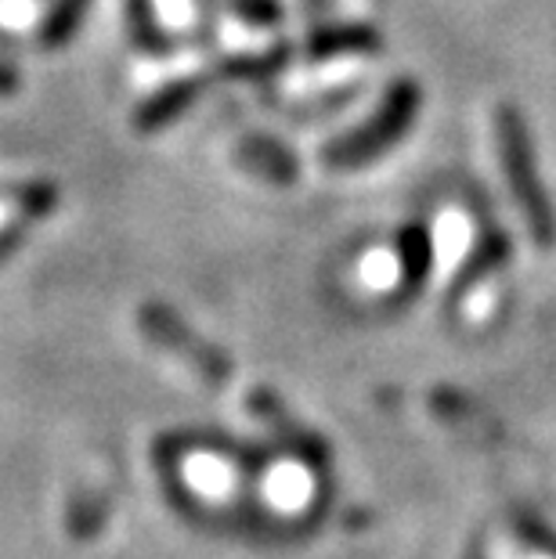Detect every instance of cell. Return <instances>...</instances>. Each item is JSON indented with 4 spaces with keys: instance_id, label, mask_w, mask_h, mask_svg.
<instances>
[{
    "instance_id": "8992f818",
    "label": "cell",
    "mask_w": 556,
    "mask_h": 559,
    "mask_svg": "<svg viewBox=\"0 0 556 559\" xmlns=\"http://www.w3.org/2000/svg\"><path fill=\"white\" fill-rule=\"evenodd\" d=\"M239 159L246 170H253L257 177H264L271 185H293L300 177L297 156H293L286 145H279V141H271V138H260V134L242 141Z\"/></svg>"
},
{
    "instance_id": "4fadbf2b",
    "label": "cell",
    "mask_w": 556,
    "mask_h": 559,
    "mask_svg": "<svg viewBox=\"0 0 556 559\" xmlns=\"http://www.w3.org/2000/svg\"><path fill=\"white\" fill-rule=\"evenodd\" d=\"M15 91H19V73L0 62V94H15Z\"/></svg>"
},
{
    "instance_id": "6da1fadb",
    "label": "cell",
    "mask_w": 556,
    "mask_h": 559,
    "mask_svg": "<svg viewBox=\"0 0 556 559\" xmlns=\"http://www.w3.org/2000/svg\"><path fill=\"white\" fill-rule=\"evenodd\" d=\"M495 130H499V152H502V166H506V181H510V192L517 199V210L524 217L531 239L542 249L556 246V210L546 195V185L539 177V163H535V145H531V130L524 123L513 105H502L495 112Z\"/></svg>"
},
{
    "instance_id": "52a82bcc",
    "label": "cell",
    "mask_w": 556,
    "mask_h": 559,
    "mask_svg": "<svg viewBox=\"0 0 556 559\" xmlns=\"http://www.w3.org/2000/svg\"><path fill=\"white\" fill-rule=\"evenodd\" d=\"M398 264L405 293H419L434 267V235L427 224H405L398 235Z\"/></svg>"
},
{
    "instance_id": "7a4b0ae2",
    "label": "cell",
    "mask_w": 556,
    "mask_h": 559,
    "mask_svg": "<svg viewBox=\"0 0 556 559\" xmlns=\"http://www.w3.org/2000/svg\"><path fill=\"white\" fill-rule=\"evenodd\" d=\"M419 102H423L419 83L401 76L394 87L387 91L380 109H376L362 127H354L351 134L336 138L333 145L322 152V159L333 166V170H358V166L372 163L376 156H383V152L394 148L398 141L405 138V130L416 123Z\"/></svg>"
},
{
    "instance_id": "7c38bea8",
    "label": "cell",
    "mask_w": 556,
    "mask_h": 559,
    "mask_svg": "<svg viewBox=\"0 0 556 559\" xmlns=\"http://www.w3.org/2000/svg\"><path fill=\"white\" fill-rule=\"evenodd\" d=\"M232 11L242 15L250 26H275L282 19V8L279 0H232Z\"/></svg>"
},
{
    "instance_id": "ba28073f",
    "label": "cell",
    "mask_w": 556,
    "mask_h": 559,
    "mask_svg": "<svg viewBox=\"0 0 556 559\" xmlns=\"http://www.w3.org/2000/svg\"><path fill=\"white\" fill-rule=\"evenodd\" d=\"M510 253H513L510 235L499 231V228L484 231V235H481V242L470 249L466 264L459 267V275H456V293H466V289H473L477 282H484L488 275H495L499 267H506V264H510Z\"/></svg>"
},
{
    "instance_id": "9c48e42d",
    "label": "cell",
    "mask_w": 556,
    "mask_h": 559,
    "mask_svg": "<svg viewBox=\"0 0 556 559\" xmlns=\"http://www.w3.org/2000/svg\"><path fill=\"white\" fill-rule=\"evenodd\" d=\"M289 58H293V47L289 44H275V47H268V51L224 58V62L214 66V73H217V83H228V80H268V76H275L279 69H286Z\"/></svg>"
},
{
    "instance_id": "30bf717a",
    "label": "cell",
    "mask_w": 556,
    "mask_h": 559,
    "mask_svg": "<svg viewBox=\"0 0 556 559\" xmlns=\"http://www.w3.org/2000/svg\"><path fill=\"white\" fill-rule=\"evenodd\" d=\"M87 4L91 0H51V8H47V15L40 22V47L55 51V47H62L73 37L76 26L87 15Z\"/></svg>"
},
{
    "instance_id": "5b68a950",
    "label": "cell",
    "mask_w": 556,
    "mask_h": 559,
    "mask_svg": "<svg viewBox=\"0 0 556 559\" xmlns=\"http://www.w3.org/2000/svg\"><path fill=\"white\" fill-rule=\"evenodd\" d=\"M383 37L369 22H340V26H322L304 40V58L307 62H333V58H351V55H372L380 51Z\"/></svg>"
},
{
    "instance_id": "3957f363",
    "label": "cell",
    "mask_w": 556,
    "mask_h": 559,
    "mask_svg": "<svg viewBox=\"0 0 556 559\" xmlns=\"http://www.w3.org/2000/svg\"><path fill=\"white\" fill-rule=\"evenodd\" d=\"M138 321H141V332H145L156 347L170 350L174 358H181L199 379H206V383H214V386L232 379L228 354L217 350L214 343H206L203 336H196V332L188 329L167 304H145L138 311Z\"/></svg>"
},
{
    "instance_id": "8fae6325",
    "label": "cell",
    "mask_w": 556,
    "mask_h": 559,
    "mask_svg": "<svg viewBox=\"0 0 556 559\" xmlns=\"http://www.w3.org/2000/svg\"><path fill=\"white\" fill-rule=\"evenodd\" d=\"M15 206H19V217L26 221V224L40 221V217H47V213L58 206V188L47 185V181H29L26 188H19Z\"/></svg>"
},
{
    "instance_id": "277c9868",
    "label": "cell",
    "mask_w": 556,
    "mask_h": 559,
    "mask_svg": "<svg viewBox=\"0 0 556 559\" xmlns=\"http://www.w3.org/2000/svg\"><path fill=\"white\" fill-rule=\"evenodd\" d=\"M217 83L214 69H203V73H192V76H181V80H170L167 87H159L152 98L141 102V109L134 112V127L141 134H152V130L174 123L177 116H185L192 105L199 102V94L210 91Z\"/></svg>"
}]
</instances>
